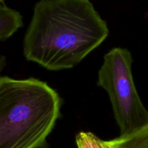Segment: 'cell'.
<instances>
[{"label":"cell","instance_id":"6","mask_svg":"<svg viewBox=\"0 0 148 148\" xmlns=\"http://www.w3.org/2000/svg\"><path fill=\"white\" fill-rule=\"evenodd\" d=\"M77 148H112L111 141L101 140L90 132H79L76 135Z\"/></svg>","mask_w":148,"mask_h":148},{"label":"cell","instance_id":"4","mask_svg":"<svg viewBox=\"0 0 148 148\" xmlns=\"http://www.w3.org/2000/svg\"><path fill=\"white\" fill-rule=\"evenodd\" d=\"M23 26L21 14L4 2H0V40H7Z\"/></svg>","mask_w":148,"mask_h":148},{"label":"cell","instance_id":"1","mask_svg":"<svg viewBox=\"0 0 148 148\" xmlns=\"http://www.w3.org/2000/svg\"><path fill=\"white\" fill-rule=\"evenodd\" d=\"M109 34L90 0H40L23 40V54L51 71L72 69Z\"/></svg>","mask_w":148,"mask_h":148},{"label":"cell","instance_id":"7","mask_svg":"<svg viewBox=\"0 0 148 148\" xmlns=\"http://www.w3.org/2000/svg\"><path fill=\"white\" fill-rule=\"evenodd\" d=\"M0 2H4V0H0Z\"/></svg>","mask_w":148,"mask_h":148},{"label":"cell","instance_id":"5","mask_svg":"<svg viewBox=\"0 0 148 148\" xmlns=\"http://www.w3.org/2000/svg\"><path fill=\"white\" fill-rule=\"evenodd\" d=\"M110 141L112 148H148V125L134 134Z\"/></svg>","mask_w":148,"mask_h":148},{"label":"cell","instance_id":"2","mask_svg":"<svg viewBox=\"0 0 148 148\" xmlns=\"http://www.w3.org/2000/svg\"><path fill=\"white\" fill-rule=\"evenodd\" d=\"M62 100L46 82L0 78V148H46Z\"/></svg>","mask_w":148,"mask_h":148},{"label":"cell","instance_id":"3","mask_svg":"<svg viewBox=\"0 0 148 148\" xmlns=\"http://www.w3.org/2000/svg\"><path fill=\"white\" fill-rule=\"evenodd\" d=\"M131 53L113 48L104 56L98 71L99 87L108 93L120 136H128L148 125V111L140 98L133 79Z\"/></svg>","mask_w":148,"mask_h":148}]
</instances>
